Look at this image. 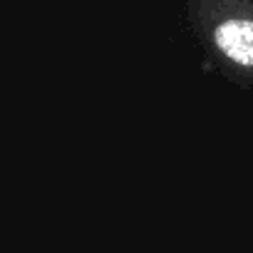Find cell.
Wrapping results in <instances>:
<instances>
[{"mask_svg": "<svg viewBox=\"0 0 253 253\" xmlns=\"http://www.w3.org/2000/svg\"><path fill=\"white\" fill-rule=\"evenodd\" d=\"M201 35L228 80L253 84V10H213L204 5Z\"/></svg>", "mask_w": 253, "mask_h": 253, "instance_id": "1", "label": "cell"}]
</instances>
